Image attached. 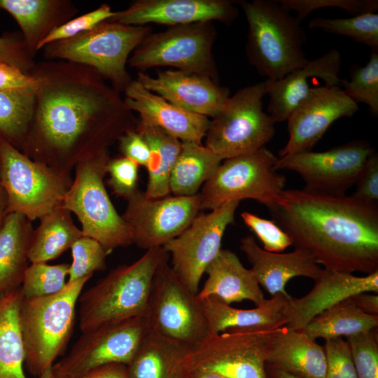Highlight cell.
<instances>
[{
  "label": "cell",
  "mask_w": 378,
  "mask_h": 378,
  "mask_svg": "<svg viewBox=\"0 0 378 378\" xmlns=\"http://www.w3.org/2000/svg\"><path fill=\"white\" fill-rule=\"evenodd\" d=\"M33 119L20 151L71 174L118 142L137 120L120 93L94 69L62 60L36 63Z\"/></svg>",
  "instance_id": "6da1fadb"
},
{
  "label": "cell",
  "mask_w": 378,
  "mask_h": 378,
  "mask_svg": "<svg viewBox=\"0 0 378 378\" xmlns=\"http://www.w3.org/2000/svg\"><path fill=\"white\" fill-rule=\"evenodd\" d=\"M267 207L295 248L309 251L324 269L366 275L378 271L377 204L284 189Z\"/></svg>",
  "instance_id": "7a4b0ae2"
},
{
  "label": "cell",
  "mask_w": 378,
  "mask_h": 378,
  "mask_svg": "<svg viewBox=\"0 0 378 378\" xmlns=\"http://www.w3.org/2000/svg\"><path fill=\"white\" fill-rule=\"evenodd\" d=\"M248 22L246 54L249 63L270 81L304 66L306 34L300 22L277 0L239 1Z\"/></svg>",
  "instance_id": "3957f363"
},
{
  "label": "cell",
  "mask_w": 378,
  "mask_h": 378,
  "mask_svg": "<svg viewBox=\"0 0 378 378\" xmlns=\"http://www.w3.org/2000/svg\"><path fill=\"white\" fill-rule=\"evenodd\" d=\"M169 257L163 247L148 249L136 262L113 269L81 293L78 301L81 332L132 318H144L155 272Z\"/></svg>",
  "instance_id": "277c9868"
},
{
  "label": "cell",
  "mask_w": 378,
  "mask_h": 378,
  "mask_svg": "<svg viewBox=\"0 0 378 378\" xmlns=\"http://www.w3.org/2000/svg\"><path fill=\"white\" fill-rule=\"evenodd\" d=\"M91 276L67 281L59 292L43 297L23 298L19 323L28 372L39 377L52 366L64 351L75 323L76 306L82 290Z\"/></svg>",
  "instance_id": "5b68a950"
},
{
  "label": "cell",
  "mask_w": 378,
  "mask_h": 378,
  "mask_svg": "<svg viewBox=\"0 0 378 378\" xmlns=\"http://www.w3.org/2000/svg\"><path fill=\"white\" fill-rule=\"evenodd\" d=\"M149 25H128L109 20L72 38L43 48L46 60H62L94 69L118 92L133 80L126 69L130 55L151 33Z\"/></svg>",
  "instance_id": "8992f818"
},
{
  "label": "cell",
  "mask_w": 378,
  "mask_h": 378,
  "mask_svg": "<svg viewBox=\"0 0 378 378\" xmlns=\"http://www.w3.org/2000/svg\"><path fill=\"white\" fill-rule=\"evenodd\" d=\"M108 150L78 163L62 205L79 220L83 236L98 241L110 253L133 244L132 232L115 209L104 186Z\"/></svg>",
  "instance_id": "52a82bcc"
},
{
  "label": "cell",
  "mask_w": 378,
  "mask_h": 378,
  "mask_svg": "<svg viewBox=\"0 0 378 378\" xmlns=\"http://www.w3.org/2000/svg\"><path fill=\"white\" fill-rule=\"evenodd\" d=\"M265 80L239 89L210 120L205 146L223 160L254 153L275 133L274 121L263 111L267 93Z\"/></svg>",
  "instance_id": "ba28073f"
},
{
  "label": "cell",
  "mask_w": 378,
  "mask_h": 378,
  "mask_svg": "<svg viewBox=\"0 0 378 378\" xmlns=\"http://www.w3.org/2000/svg\"><path fill=\"white\" fill-rule=\"evenodd\" d=\"M0 186L7 199V212L18 213L31 222L62 204L73 178L36 162L1 137Z\"/></svg>",
  "instance_id": "9c48e42d"
},
{
  "label": "cell",
  "mask_w": 378,
  "mask_h": 378,
  "mask_svg": "<svg viewBox=\"0 0 378 378\" xmlns=\"http://www.w3.org/2000/svg\"><path fill=\"white\" fill-rule=\"evenodd\" d=\"M216 36L211 21L170 27L146 36L132 52L127 64L141 71L155 66H172L208 76L218 83L212 52Z\"/></svg>",
  "instance_id": "30bf717a"
},
{
  "label": "cell",
  "mask_w": 378,
  "mask_h": 378,
  "mask_svg": "<svg viewBox=\"0 0 378 378\" xmlns=\"http://www.w3.org/2000/svg\"><path fill=\"white\" fill-rule=\"evenodd\" d=\"M278 158L264 146L258 150L224 160L198 192L200 210H214L242 200L272 204L284 190L286 177L274 167Z\"/></svg>",
  "instance_id": "8fae6325"
},
{
  "label": "cell",
  "mask_w": 378,
  "mask_h": 378,
  "mask_svg": "<svg viewBox=\"0 0 378 378\" xmlns=\"http://www.w3.org/2000/svg\"><path fill=\"white\" fill-rule=\"evenodd\" d=\"M169 259L155 272L144 319L148 330L190 349L211 334L197 294L178 279Z\"/></svg>",
  "instance_id": "7c38bea8"
},
{
  "label": "cell",
  "mask_w": 378,
  "mask_h": 378,
  "mask_svg": "<svg viewBox=\"0 0 378 378\" xmlns=\"http://www.w3.org/2000/svg\"><path fill=\"white\" fill-rule=\"evenodd\" d=\"M274 329L234 328L210 335L188 349L184 358L186 373L204 370L226 378H266L267 348Z\"/></svg>",
  "instance_id": "4fadbf2b"
},
{
  "label": "cell",
  "mask_w": 378,
  "mask_h": 378,
  "mask_svg": "<svg viewBox=\"0 0 378 378\" xmlns=\"http://www.w3.org/2000/svg\"><path fill=\"white\" fill-rule=\"evenodd\" d=\"M374 152L367 141L354 140L323 152L309 150L278 158L274 169L297 173L305 183V191L344 196Z\"/></svg>",
  "instance_id": "5bb4252c"
},
{
  "label": "cell",
  "mask_w": 378,
  "mask_h": 378,
  "mask_svg": "<svg viewBox=\"0 0 378 378\" xmlns=\"http://www.w3.org/2000/svg\"><path fill=\"white\" fill-rule=\"evenodd\" d=\"M239 204L234 201L198 214L179 235L163 246L172 258L174 274L192 293L197 294L206 268L220 251L224 232L234 223Z\"/></svg>",
  "instance_id": "9a60e30c"
},
{
  "label": "cell",
  "mask_w": 378,
  "mask_h": 378,
  "mask_svg": "<svg viewBox=\"0 0 378 378\" xmlns=\"http://www.w3.org/2000/svg\"><path fill=\"white\" fill-rule=\"evenodd\" d=\"M147 332L144 318H132L82 332L71 349L52 365L56 376L78 378L109 363L127 365Z\"/></svg>",
  "instance_id": "2e32d148"
},
{
  "label": "cell",
  "mask_w": 378,
  "mask_h": 378,
  "mask_svg": "<svg viewBox=\"0 0 378 378\" xmlns=\"http://www.w3.org/2000/svg\"><path fill=\"white\" fill-rule=\"evenodd\" d=\"M127 200L122 217L132 232L133 244L146 251L163 247L176 237L200 211L198 194L152 199L138 190Z\"/></svg>",
  "instance_id": "e0dca14e"
},
{
  "label": "cell",
  "mask_w": 378,
  "mask_h": 378,
  "mask_svg": "<svg viewBox=\"0 0 378 378\" xmlns=\"http://www.w3.org/2000/svg\"><path fill=\"white\" fill-rule=\"evenodd\" d=\"M358 111V104L340 87H313L286 120L289 136L279 156L312 150L335 121Z\"/></svg>",
  "instance_id": "ac0fdd59"
},
{
  "label": "cell",
  "mask_w": 378,
  "mask_h": 378,
  "mask_svg": "<svg viewBox=\"0 0 378 378\" xmlns=\"http://www.w3.org/2000/svg\"><path fill=\"white\" fill-rule=\"evenodd\" d=\"M239 10L228 0H136L125 10L116 11L111 22L128 25L150 23L170 27L217 20L231 24Z\"/></svg>",
  "instance_id": "d6986e66"
},
{
  "label": "cell",
  "mask_w": 378,
  "mask_h": 378,
  "mask_svg": "<svg viewBox=\"0 0 378 378\" xmlns=\"http://www.w3.org/2000/svg\"><path fill=\"white\" fill-rule=\"evenodd\" d=\"M136 80L179 108L207 118L217 115L230 97L229 90L211 78L177 69L160 71L156 77L139 71Z\"/></svg>",
  "instance_id": "ffe728a7"
},
{
  "label": "cell",
  "mask_w": 378,
  "mask_h": 378,
  "mask_svg": "<svg viewBox=\"0 0 378 378\" xmlns=\"http://www.w3.org/2000/svg\"><path fill=\"white\" fill-rule=\"evenodd\" d=\"M378 292V271L364 276L323 269L311 290L300 298H291L285 326L303 330L316 315L360 293Z\"/></svg>",
  "instance_id": "44dd1931"
},
{
  "label": "cell",
  "mask_w": 378,
  "mask_h": 378,
  "mask_svg": "<svg viewBox=\"0 0 378 378\" xmlns=\"http://www.w3.org/2000/svg\"><path fill=\"white\" fill-rule=\"evenodd\" d=\"M124 102L139 120L159 127L182 142L202 144L210 120L169 102L132 80L124 91Z\"/></svg>",
  "instance_id": "7402d4cb"
},
{
  "label": "cell",
  "mask_w": 378,
  "mask_h": 378,
  "mask_svg": "<svg viewBox=\"0 0 378 378\" xmlns=\"http://www.w3.org/2000/svg\"><path fill=\"white\" fill-rule=\"evenodd\" d=\"M342 66L341 53L332 48L321 57L308 62L283 78L270 81L267 94L270 100L267 111L274 122L286 121L288 116L313 87L309 80L321 79L326 86H339Z\"/></svg>",
  "instance_id": "603a6c76"
},
{
  "label": "cell",
  "mask_w": 378,
  "mask_h": 378,
  "mask_svg": "<svg viewBox=\"0 0 378 378\" xmlns=\"http://www.w3.org/2000/svg\"><path fill=\"white\" fill-rule=\"evenodd\" d=\"M239 248L251 265L260 286L269 293L288 295L285 287L295 276L315 280L323 271L308 251L295 248L289 253H272L260 247L254 237L247 235L240 240Z\"/></svg>",
  "instance_id": "cb8c5ba5"
},
{
  "label": "cell",
  "mask_w": 378,
  "mask_h": 378,
  "mask_svg": "<svg viewBox=\"0 0 378 378\" xmlns=\"http://www.w3.org/2000/svg\"><path fill=\"white\" fill-rule=\"evenodd\" d=\"M266 363L300 378H326V375L324 348L303 330L285 326L273 330Z\"/></svg>",
  "instance_id": "d4e9b609"
},
{
  "label": "cell",
  "mask_w": 378,
  "mask_h": 378,
  "mask_svg": "<svg viewBox=\"0 0 378 378\" xmlns=\"http://www.w3.org/2000/svg\"><path fill=\"white\" fill-rule=\"evenodd\" d=\"M204 273L208 277L197 294L198 300L216 296L229 304L248 300L256 307L265 300L251 270L246 269L230 250L220 249Z\"/></svg>",
  "instance_id": "484cf974"
},
{
  "label": "cell",
  "mask_w": 378,
  "mask_h": 378,
  "mask_svg": "<svg viewBox=\"0 0 378 378\" xmlns=\"http://www.w3.org/2000/svg\"><path fill=\"white\" fill-rule=\"evenodd\" d=\"M292 297L277 293L251 309L232 307L216 296L199 300L211 335L234 328H277L286 325V314Z\"/></svg>",
  "instance_id": "4316f807"
},
{
  "label": "cell",
  "mask_w": 378,
  "mask_h": 378,
  "mask_svg": "<svg viewBox=\"0 0 378 378\" xmlns=\"http://www.w3.org/2000/svg\"><path fill=\"white\" fill-rule=\"evenodd\" d=\"M0 9L7 11L16 20L33 57L41 41L78 12L69 0H0Z\"/></svg>",
  "instance_id": "83f0119b"
},
{
  "label": "cell",
  "mask_w": 378,
  "mask_h": 378,
  "mask_svg": "<svg viewBox=\"0 0 378 378\" xmlns=\"http://www.w3.org/2000/svg\"><path fill=\"white\" fill-rule=\"evenodd\" d=\"M34 230L31 222L18 213L8 214L0 227V298L21 286Z\"/></svg>",
  "instance_id": "f1b7e54d"
},
{
  "label": "cell",
  "mask_w": 378,
  "mask_h": 378,
  "mask_svg": "<svg viewBox=\"0 0 378 378\" xmlns=\"http://www.w3.org/2000/svg\"><path fill=\"white\" fill-rule=\"evenodd\" d=\"M189 348L147 329L127 365L130 378H185L184 358Z\"/></svg>",
  "instance_id": "f546056e"
},
{
  "label": "cell",
  "mask_w": 378,
  "mask_h": 378,
  "mask_svg": "<svg viewBox=\"0 0 378 378\" xmlns=\"http://www.w3.org/2000/svg\"><path fill=\"white\" fill-rule=\"evenodd\" d=\"M136 129L143 135L150 148V159L146 167L148 183L144 195L152 199L169 196L170 174L181 151L182 141L139 119Z\"/></svg>",
  "instance_id": "4dcf8cb0"
},
{
  "label": "cell",
  "mask_w": 378,
  "mask_h": 378,
  "mask_svg": "<svg viewBox=\"0 0 378 378\" xmlns=\"http://www.w3.org/2000/svg\"><path fill=\"white\" fill-rule=\"evenodd\" d=\"M39 220L28 251L31 263L47 262L58 258L83 236L81 230L74 223L70 211L62 204Z\"/></svg>",
  "instance_id": "1f68e13d"
},
{
  "label": "cell",
  "mask_w": 378,
  "mask_h": 378,
  "mask_svg": "<svg viewBox=\"0 0 378 378\" xmlns=\"http://www.w3.org/2000/svg\"><path fill=\"white\" fill-rule=\"evenodd\" d=\"M223 158L202 144L182 142L169 178L170 192L194 196L215 173Z\"/></svg>",
  "instance_id": "d6a6232c"
},
{
  "label": "cell",
  "mask_w": 378,
  "mask_h": 378,
  "mask_svg": "<svg viewBox=\"0 0 378 378\" xmlns=\"http://www.w3.org/2000/svg\"><path fill=\"white\" fill-rule=\"evenodd\" d=\"M378 326V316L366 314L349 298L313 318L303 330L312 340L325 341L367 333Z\"/></svg>",
  "instance_id": "836d02e7"
},
{
  "label": "cell",
  "mask_w": 378,
  "mask_h": 378,
  "mask_svg": "<svg viewBox=\"0 0 378 378\" xmlns=\"http://www.w3.org/2000/svg\"><path fill=\"white\" fill-rule=\"evenodd\" d=\"M20 288L0 298V378H27L19 323Z\"/></svg>",
  "instance_id": "e575fe53"
},
{
  "label": "cell",
  "mask_w": 378,
  "mask_h": 378,
  "mask_svg": "<svg viewBox=\"0 0 378 378\" xmlns=\"http://www.w3.org/2000/svg\"><path fill=\"white\" fill-rule=\"evenodd\" d=\"M35 86L0 91V136L20 151L35 108Z\"/></svg>",
  "instance_id": "d590c367"
},
{
  "label": "cell",
  "mask_w": 378,
  "mask_h": 378,
  "mask_svg": "<svg viewBox=\"0 0 378 378\" xmlns=\"http://www.w3.org/2000/svg\"><path fill=\"white\" fill-rule=\"evenodd\" d=\"M309 27L344 36L370 47L371 50H378V15L376 13L347 18L316 17L309 21Z\"/></svg>",
  "instance_id": "8d00e7d4"
},
{
  "label": "cell",
  "mask_w": 378,
  "mask_h": 378,
  "mask_svg": "<svg viewBox=\"0 0 378 378\" xmlns=\"http://www.w3.org/2000/svg\"><path fill=\"white\" fill-rule=\"evenodd\" d=\"M349 80L342 79L340 87L355 103L368 106L374 116L378 115V50H371L365 66H354Z\"/></svg>",
  "instance_id": "74e56055"
},
{
  "label": "cell",
  "mask_w": 378,
  "mask_h": 378,
  "mask_svg": "<svg viewBox=\"0 0 378 378\" xmlns=\"http://www.w3.org/2000/svg\"><path fill=\"white\" fill-rule=\"evenodd\" d=\"M69 265H48L32 262L24 272L20 289L22 296L29 299L55 294L62 290L67 281Z\"/></svg>",
  "instance_id": "f35d334b"
},
{
  "label": "cell",
  "mask_w": 378,
  "mask_h": 378,
  "mask_svg": "<svg viewBox=\"0 0 378 378\" xmlns=\"http://www.w3.org/2000/svg\"><path fill=\"white\" fill-rule=\"evenodd\" d=\"M71 250L72 262L69 265L67 281L92 276L94 272L106 269V259L109 253L98 241L83 235L73 244Z\"/></svg>",
  "instance_id": "ab89813d"
},
{
  "label": "cell",
  "mask_w": 378,
  "mask_h": 378,
  "mask_svg": "<svg viewBox=\"0 0 378 378\" xmlns=\"http://www.w3.org/2000/svg\"><path fill=\"white\" fill-rule=\"evenodd\" d=\"M357 378H378V336L377 328L346 338Z\"/></svg>",
  "instance_id": "60d3db41"
},
{
  "label": "cell",
  "mask_w": 378,
  "mask_h": 378,
  "mask_svg": "<svg viewBox=\"0 0 378 378\" xmlns=\"http://www.w3.org/2000/svg\"><path fill=\"white\" fill-rule=\"evenodd\" d=\"M289 11H295L301 22L312 11L334 7L343 9L354 15L375 13L378 10L377 0H277Z\"/></svg>",
  "instance_id": "b9f144b4"
},
{
  "label": "cell",
  "mask_w": 378,
  "mask_h": 378,
  "mask_svg": "<svg viewBox=\"0 0 378 378\" xmlns=\"http://www.w3.org/2000/svg\"><path fill=\"white\" fill-rule=\"evenodd\" d=\"M109 5L103 4L97 8L74 19H71L61 26L53 29L40 43L38 50L46 45L68 39L88 31L99 24L111 20L115 15Z\"/></svg>",
  "instance_id": "7bdbcfd3"
},
{
  "label": "cell",
  "mask_w": 378,
  "mask_h": 378,
  "mask_svg": "<svg viewBox=\"0 0 378 378\" xmlns=\"http://www.w3.org/2000/svg\"><path fill=\"white\" fill-rule=\"evenodd\" d=\"M241 217L245 223L260 239L263 249L272 253H280L293 245V239L274 220L260 218L248 211Z\"/></svg>",
  "instance_id": "ee69618b"
},
{
  "label": "cell",
  "mask_w": 378,
  "mask_h": 378,
  "mask_svg": "<svg viewBox=\"0 0 378 378\" xmlns=\"http://www.w3.org/2000/svg\"><path fill=\"white\" fill-rule=\"evenodd\" d=\"M139 167L137 163L124 156L109 160L106 166L108 184L116 195L127 200L138 190Z\"/></svg>",
  "instance_id": "f6af8a7d"
},
{
  "label": "cell",
  "mask_w": 378,
  "mask_h": 378,
  "mask_svg": "<svg viewBox=\"0 0 378 378\" xmlns=\"http://www.w3.org/2000/svg\"><path fill=\"white\" fill-rule=\"evenodd\" d=\"M22 34L6 33L0 36V64L10 66L30 75L36 65Z\"/></svg>",
  "instance_id": "bcb514c9"
},
{
  "label": "cell",
  "mask_w": 378,
  "mask_h": 378,
  "mask_svg": "<svg viewBox=\"0 0 378 378\" xmlns=\"http://www.w3.org/2000/svg\"><path fill=\"white\" fill-rule=\"evenodd\" d=\"M323 348L327 359L326 378H357L346 340L343 338L327 340Z\"/></svg>",
  "instance_id": "7dc6e473"
},
{
  "label": "cell",
  "mask_w": 378,
  "mask_h": 378,
  "mask_svg": "<svg viewBox=\"0 0 378 378\" xmlns=\"http://www.w3.org/2000/svg\"><path fill=\"white\" fill-rule=\"evenodd\" d=\"M352 197L361 202L377 204L378 201V155L369 156L355 183Z\"/></svg>",
  "instance_id": "c3c4849f"
},
{
  "label": "cell",
  "mask_w": 378,
  "mask_h": 378,
  "mask_svg": "<svg viewBox=\"0 0 378 378\" xmlns=\"http://www.w3.org/2000/svg\"><path fill=\"white\" fill-rule=\"evenodd\" d=\"M118 143L122 156L134 161L139 166H147L150 159V148L143 135L136 128L122 134Z\"/></svg>",
  "instance_id": "681fc988"
},
{
  "label": "cell",
  "mask_w": 378,
  "mask_h": 378,
  "mask_svg": "<svg viewBox=\"0 0 378 378\" xmlns=\"http://www.w3.org/2000/svg\"><path fill=\"white\" fill-rule=\"evenodd\" d=\"M35 80L19 69L0 64V91L15 90L34 87Z\"/></svg>",
  "instance_id": "f907efd6"
},
{
  "label": "cell",
  "mask_w": 378,
  "mask_h": 378,
  "mask_svg": "<svg viewBox=\"0 0 378 378\" xmlns=\"http://www.w3.org/2000/svg\"><path fill=\"white\" fill-rule=\"evenodd\" d=\"M78 378H130L127 365L122 363H109L97 368Z\"/></svg>",
  "instance_id": "816d5d0a"
},
{
  "label": "cell",
  "mask_w": 378,
  "mask_h": 378,
  "mask_svg": "<svg viewBox=\"0 0 378 378\" xmlns=\"http://www.w3.org/2000/svg\"><path fill=\"white\" fill-rule=\"evenodd\" d=\"M351 301L363 312L378 316V295L360 293L349 297Z\"/></svg>",
  "instance_id": "f5cc1de1"
},
{
  "label": "cell",
  "mask_w": 378,
  "mask_h": 378,
  "mask_svg": "<svg viewBox=\"0 0 378 378\" xmlns=\"http://www.w3.org/2000/svg\"><path fill=\"white\" fill-rule=\"evenodd\" d=\"M265 373L266 378H300L267 363H265Z\"/></svg>",
  "instance_id": "db71d44e"
},
{
  "label": "cell",
  "mask_w": 378,
  "mask_h": 378,
  "mask_svg": "<svg viewBox=\"0 0 378 378\" xmlns=\"http://www.w3.org/2000/svg\"><path fill=\"white\" fill-rule=\"evenodd\" d=\"M185 378H226L218 374L204 371V370H192L186 373Z\"/></svg>",
  "instance_id": "11a10c76"
},
{
  "label": "cell",
  "mask_w": 378,
  "mask_h": 378,
  "mask_svg": "<svg viewBox=\"0 0 378 378\" xmlns=\"http://www.w3.org/2000/svg\"><path fill=\"white\" fill-rule=\"evenodd\" d=\"M7 214L6 195L4 189L0 186V227L2 225Z\"/></svg>",
  "instance_id": "9f6ffc18"
},
{
  "label": "cell",
  "mask_w": 378,
  "mask_h": 378,
  "mask_svg": "<svg viewBox=\"0 0 378 378\" xmlns=\"http://www.w3.org/2000/svg\"><path fill=\"white\" fill-rule=\"evenodd\" d=\"M38 377L39 378H56V376L52 370V366L45 370Z\"/></svg>",
  "instance_id": "6f0895ef"
},
{
  "label": "cell",
  "mask_w": 378,
  "mask_h": 378,
  "mask_svg": "<svg viewBox=\"0 0 378 378\" xmlns=\"http://www.w3.org/2000/svg\"><path fill=\"white\" fill-rule=\"evenodd\" d=\"M0 141H1V136H0ZM1 142H0V170H1Z\"/></svg>",
  "instance_id": "680465c9"
},
{
  "label": "cell",
  "mask_w": 378,
  "mask_h": 378,
  "mask_svg": "<svg viewBox=\"0 0 378 378\" xmlns=\"http://www.w3.org/2000/svg\"><path fill=\"white\" fill-rule=\"evenodd\" d=\"M55 376H56V375H55ZM56 378H67V377L56 376Z\"/></svg>",
  "instance_id": "91938a15"
}]
</instances>
